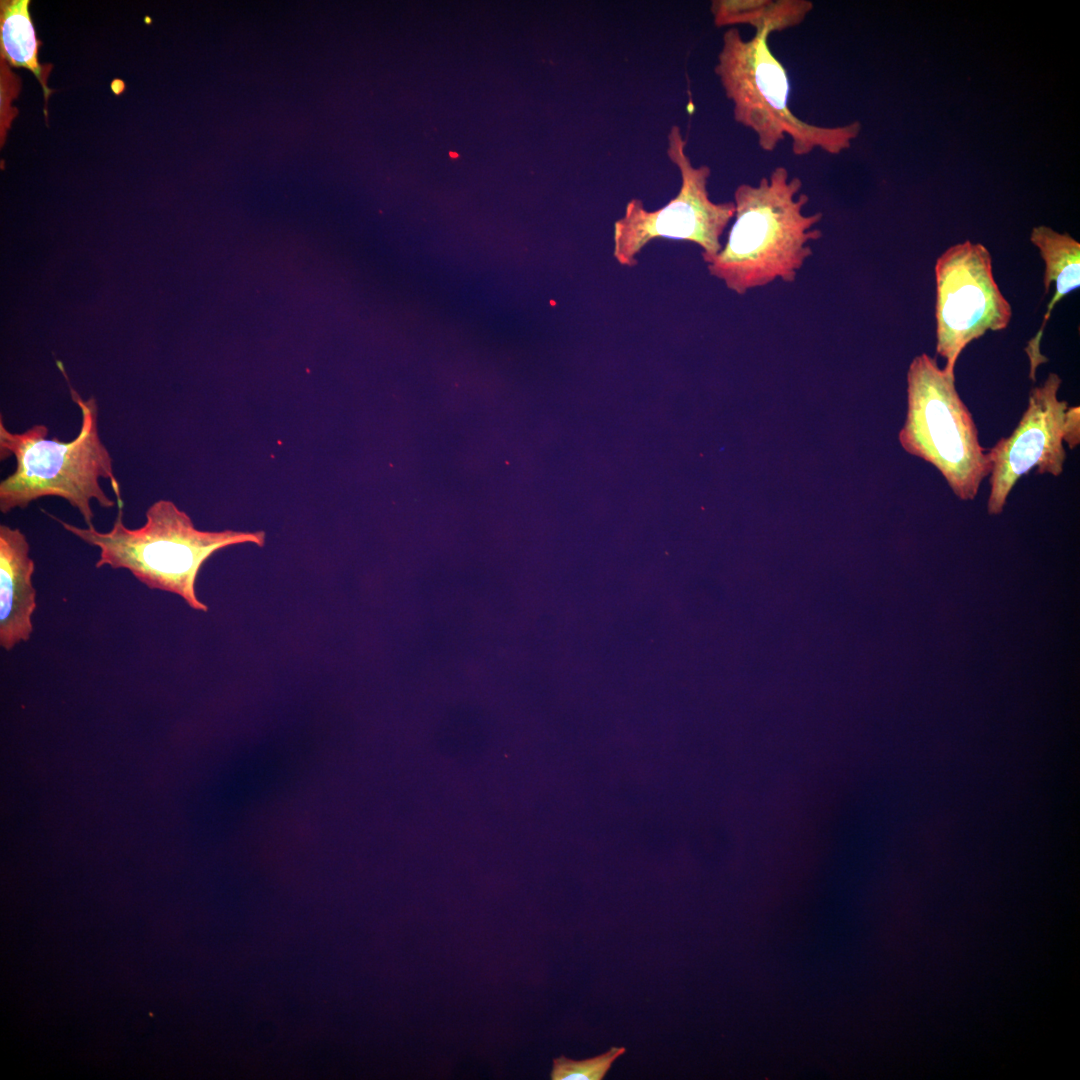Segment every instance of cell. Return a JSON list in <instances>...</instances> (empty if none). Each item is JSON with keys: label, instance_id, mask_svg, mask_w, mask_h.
Listing matches in <instances>:
<instances>
[{"label": "cell", "instance_id": "cell-1", "mask_svg": "<svg viewBox=\"0 0 1080 1080\" xmlns=\"http://www.w3.org/2000/svg\"><path fill=\"white\" fill-rule=\"evenodd\" d=\"M56 365L80 409V430L72 440L62 441L48 438L44 424L12 432L0 418V459L14 456L16 460L15 471L0 482V511L6 514L43 497H59L92 526L91 500L103 508L117 505L119 509L124 502L113 459L99 434L97 400L94 396L84 400L71 386L62 362L56 360Z\"/></svg>", "mask_w": 1080, "mask_h": 1080}, {"label": "cell", "instance_id": "cell-2", "mask_svg": "<svg viewBox=\"0 0 1080 1080\" xmlns=\"http://www.w3.org/2000/svg\"><path fill=\"white\" fill-rule=\"evenodd\" d=\"M800 178L778 166L758 185L741 184L734 191L735 220L727 241L705 259L709 273L743 295L776 279L793 282L812 255L809 242L822 237L816 227L823 214L805 215L809 196L800 193Z\"/></svg>", "mask_w": 1080, "mask_h": 1080}, {"label": "cell", "instance_id": "cell-3", "mask_svg": "<svg viewBox=\"0 0 1080 1080\" xmlns=\"http://www.w3.org/2000/svg\"><path fill=\"white\" fill-rule=\"evenodd\" d=\"M48 515L66 531L99 549L96 568L127 569L148 588L176 594L190 608L202 612L208 606L197 597L195 586L206 560L228 546L253 543L262 547L265 543L263 531L200 530L187 513L167 499L153 502L145 512V523L137 528L124 524L122 509L107 532L98 531L94 525L78 527Z\"/></svg>", "mask_w": 1080, "mask_h": 1080}, {"label": "cell", "instance_id": "cell-4", "mask_svg": "<svg viewBox=\"0 0 1080 1080\" xmlns=\"http://www.w3.org/2000/svg\"><path fill=\"white\" fill-rule=\"evenodd\" d=\"M769 29L755 31L745 40L739 29L729 28L714 71L733 104L734 120L751 129L761 150L772 152L789 137L792 153L806 156L815 149L830 155L847 150L860 132V124L822 126L797 117L788 105L790 83L786 68L769 45Z\"/></svg>", "mask_w": 1080, "mask_h": 1080}, {"label": "cell", "instance_id": "cell-5", "mask_svg": "<svg viewBox=\"0 0 1080 1080\" xmlns=\"http://www.w3.org/2000/svg\"><path fill=\"white\" fill-rule=\"evenodd\" d=\"M907 395V417L899 433L902 447L932 464L957 497L973 500L992 467L956 390L955 375L922 353L910 363Z\"/></svg>", "mask_w": 1080, "mask_h": 1080}, {"label": "cell", "instance_id": "cell-6", "mask_svg": "<svg viewBox=\"0 0 1080 1080\" xmlns=\"http://www.w3.org/2000/svg\"><path fill=\"white\" fill-rule=\"evenodd\" d=\"M686 140L678 126L668 134L667 154L678 167L681 187L662 208L648 211L640 199H631L622 218L614 223L613 256L623 266L637 264L636 255L651 240L668 238L693 242L703 260L721 249L720 238L735 216L734 202L715 203L707 189L710 167H694L686 154Z\"/></svg>", "mask_w": 1080, "mask_h": 1080}, {"label": "cell", "instance_id": "cell-7", "mask_svg": "<svg viewBox=\"0 0 1080 1080\" xmlns=\"http://www.w3.org/2000/svg\"><path fill=\"white\" fill-rule=\"evenodd\" d=\"M936 352L954 374L961 352L987 331L1007 328L1012 308L1000 291L992 259L982 244L967 240L949 247L935 264Z\"/></svg>", "mask_w": 1080, "mask_h": 1080}, {"label": "cell", "instance_id": "cell-8", "mask_svg": "<svg viewBox=\"0 0 1080 1080\" xmlns=\"http://www.w3.org/2000/svg\"><path fill=\"white\" fill-rule=\"evenodd\" d=\"M1061 383L1058 374L1050 373L1042 385L1034 387L1016 428L987 450L992 467L989 514L1002 512L1016 482L1033 468L1039 474H1062L1069 404L1058 399Z\"/></svg>", "mask_w": 1080, "mask_h": 1080}, {"label": "cell", "instance_id": "cell-9", "mask_svg": "<svg viewBox=\"0 0 1080 1080\" xmlns=\"http://www.w3.org/2000/svg\"><path fill=\"white\" fill-rule=\"evenodd\" d=\"M34 570L25 534L19 528L0 525V645L4 650L27 642L33 632L32 616L37 607Z\"/></svg>", "mask_w": 1080, "mask_h": 1080}, {"label": "cell", "instance_id": "cell-10", "mask_svg": "<svg viewBox=\"0 0 1080 1080\" xmlns=\"http://www.w3.org/2000/svg\"><path fill=\"white\" fill-rule=\"evenodd\" d=\"M1030 240L1039 249L1044 262L1045 294L1048 293L1051 283H1056L1055 293L1047 306L1041 326L1035 336L1028 341L1031 347L1039 348L1044 329L1055 305L1064 296L1080 287V243L1068 233H1058L1046 226L1033 228Z\"/></svg>", "mask_w": 1080, "mask_h": 1080}, {"label": "cell", "instance_id": "cell-11", "mask_svg": "<svg viewBox=\"0 0 1080 1080\" xmlns=\"http://www.w3.org/2000/svg\"><path fill=\"white\" fill-rule=\"evenodd\" d=\"M30 0H1L0 2V56L10 67L31 71L42 86L47 119V101L53 90L47 86L52 65H41L39 47L29 11Z\"/></svg>", "mask_w": 1080, "mask_h": 1080}, {"label": "cell", "instance_id": "cell-12", "mask_svg": "<svg viewBox=\"0 0 1080 1080\" xmlns=\"http://www.w3.org/2000/svg\"><path fill=\"white\" fill-rule=\"evenodd\" d=\"M813 9L808 0H716L711 13L717 27L747 24L773 33L800 25Z\"/></svg>", "mask_w": 1080, "mask_h": 1080}, {"label": "cell", "instance_id": "cell-13", "mask_svg": "<svg viewBox=\"0 0 1080 1080\" xmlns=\"http://www.w3.org/2000/svg\"><path fill=\"white\" fill-rule=\"evenodd\" d=\"M624 1047H612L602 1055L586 1060H572L564 1056L553 1060L552 1080H602L613 1062L625 1053Z\"/></svg>", "mask_w": 1080, "mask_h": 1080}, {"label": "cell", "instance_id": "cell-14", "mask_svg": "<svg viewBox=\"0 0 1080 1080\" xmlns=\"http://www.w3.org/2000/svg\"><path fill=\"white\" fill-rule=\"evenodd\" d=\"M1 85H0V134H1V147L3 146L6 134L10 128V124L13 118L17 115L18 111L11 106V102L18 96L21 81L16 74L12 73L9 69L8 63L1 59Z\"/></svg>", "mask_w": 1080, "mask_h": 1080}, {"label": "cell", "instance_id": "cell-15", "mask_svg": "<svg viewBox=\"0 0 1080 1080\" xmlns=\"http://www.w3.org/2000/svg\"><path fill=\"white\" fill-rule=\"evenodd\" d=\"M1065 442L1068 443L1070 449L1078 446L1080 442V408L1079 406H1073L1068 408L1067 412V424H1066V438Z\"/></svg>", "mask_w": 1080, "mask_h": 1080}]
</instances>
